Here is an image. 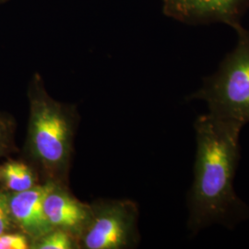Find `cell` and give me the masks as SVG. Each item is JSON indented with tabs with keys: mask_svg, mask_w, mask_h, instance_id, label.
Listing matches in <instances>:
<instances>
[{
	"mask_svg": "<svg viewBox=\"0 0 249 249\" xmlns=\"http://www.w3.org/2000/svg\"><path fill=\"white\" fill-rule=\"evenodd\" d=\"M243 126L239 122L210 113L195 121L194 180L187 198V226L194 234L213 224L232 229L249 220V207L236 195L233 187Z\"/></svg>",
	"mask_w": 249,
	"mask_h": 249,
	"instance_id": "1",
	"label": "cell"
},
{
	"mask_svg": "<svg viewBox=\"0 0 249 249\" xmlns=\"http://www.w3.org/2000/svg\"><path fill=\"white\" fill-rule=\"evenodd\" d=\"M30 117L26 151L51 178L62 177L71 156L74 122L71 111L46 92L35 74L28 89Z\"/></svg>",
	"mask_w": 249,
	"mask_h": 249,
	"instance_id": "2",
	"label": "cell"
},
{
	"mask_svg": "<svg viewBox=\"0 0 249 249\" xmlns=\"http://www.w3.org/2000/svg\"><path fill=\"white\" fill-rule=\"evenodd\" d=\"M237 44L213 75L188 100L204 101L211 115L245 124L249 122V29L231 27Z\"/></svg>",
	"mask_w": 249,
	"mask_h": 249,
	"instance_id": "3",
	"label": "cell"
},
{
	"mask_svg": "<svg viewBox=\"0 0 249 249\" xmlns=\"http://www.w3.org/2000/svg\"><path fill=\"white\" fill-rule=\"evenodd\" d=\"M138 209L128 200L107 201L91 208L89 222L80 235L86 249H121L138 240Z\"/></svg>",
	"mask_w": 249,
	"mask_h": 249,
	"instance_id": "4",
	"label": "cell"
},
{
	"mask_svg": "<svg viewBox=\"0 0 249 249\" xmlns=\"http://www.w3.org/2000/svg\"><path fill=\"white\" fill-rule=\"evenodd\" d=\"M249 7V0H162L165 16L191 25L220 22L234 26Z\"/></svg>",
	"mask_w": 249,
	"mask_h": 249,
	"instance_id": "5",
	"label": "cell"
},
{
	"mask_svg": "<svg viewBox=\"0 0 249 249\" xmlns=\"http://www.w3.org/2000/svg\"><path fill=\"white\" fill-rule=\"evenodd\" d=\"M53 180L44 185L21 192H9V209L14 225L26 234L31 242L36 240L53 228L47 221L44 210L45 196Z\"/></svg>",
	"mask_w": 249,
	"mask_h": 249,
	"instance_id": "6",
	"label": "cell"
},
{
	"mask_svg": "<svg viewBox=\"0 0 249 249\" xmlns=\"http://www.w3.org/2000/svg\"><path fill=\"white\" fill-rule=\"evenodd\" d=\"M44 210L53 229L75 236L81 234L91 213V207L80 202L53 180L45 196Z\"/></svg>",
	"mask_w": 249,
	"mask_h": 249,
	"instance_id": "7",
	"label": "cell"
},
{
	"mask_svg": "<svg viewBox=\"0 0 249 249\" xmlns=\"http://www.w3.org/2000/svg\"><path fill=\"white\" fill-rule=\"evenodd\" d=\"M0 183L9 192H21L35 187L36 178L26 163L9 160L0 166Z\"/></svg>",
	"mask_w": 249,
	"mask_h": 249,
	"instance_id": "8",
	"label": "cell"
},
{
	"mask_svg": "<svg viewBox=\"0 0 249 249\" xmlns=\"http://www.w3.org/2000/svg\"><path fill=\"white\" fill-rule=\"evenodd\" d=\"M72 235L60 229H53L42 237L31 242V248L35 249H74Z\"/></svg>",
	"mask_w": 249,
	"mask_h": 249,
	"instance_id": "9",
	"label": "cell"
},
{
	"mask_svg": "<svg viewBox=\"0 0 249 249\" xmlns=\"http://www.w3.org/2000/svg\"><path fill=\"white\" fill-rule=\"evenodd\" d=\"M15 124L11 116L0 113V157L12 152L14 147Z\"/></svg>",
	"mask_w": 249,
	"mask_h": 249,
	"instance_id": "10",
	"label": "cell"
},
{
	"mask_svg": "<svg viewBox=\"0 0 249 249\" xmlns=\"http://www.w3.org/2000/svg\"><path fill=\"white\" fill-rule=\"evenodd\" d=\"M31 240L23 232L8 231L0 235V249H27Z\"/></svg>",
	"mask_w": 249,
	"mask_h": 249,
	"instance_id": "11",
	"label": "cell"
},
{
	"mask_svg": "<svg viewBox=\"0 0 249 249\" xmlns=\"http://www.w3.org/2000/svg\"><path fill=\"white\" fill-rule=\"evenodd\" d=\"M9 192L0 189V235L12 230L15 226L9 209Z\"/></svg>",
	"mask_w": 249,
	"mask_h": 249,
	"instance_id": "12",
	"label": "cell"
},
{
	"mask_svg": "<svg viewBox=\"0 0 249 249\" xmlns=\"http://www.w3.org/2000/svg\"><path fill=\"white\" fill-rule=\"evenodd\" d=\"M5 1H6V0H0V4L3 3V2H5Z\"/></svg>",
	"mask_w": 249,
	"mask_h": 249,
	"instance_id": "13",
	"label": "cell"
}]
</instances>
